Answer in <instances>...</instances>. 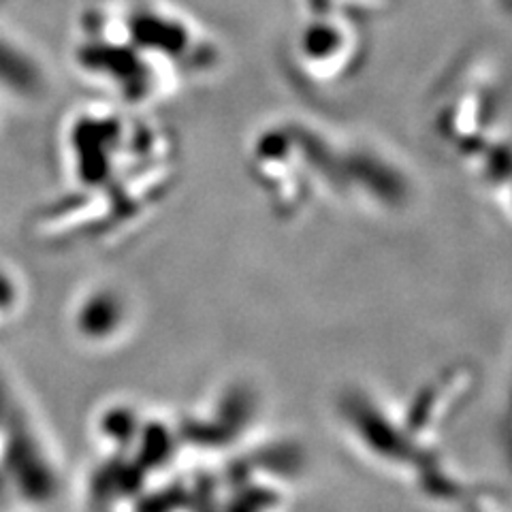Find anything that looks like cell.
Returning a JSON list of instances; mask_svg holds the SVG:
<instances>
[{
  "instance_id": "obj_1",
  "label": "cell",
  "mask_w": 512,
  "mask_h": 512,
  "mask_svg": "<svg viewBox=\"0 0 512 512\" xmlns=\"http://www.w3.org/2000/svg\"><path fill=\"white\" fill-rule=\"evenodd\" d=\"M22 60L24 58L20 54H15L13 50H9L5 43H0V82H5V84L15 86V88L37 84L35 75H28V73H22L18 69H11L13 64H18Z\"/></svg>"
}]
</instances>
